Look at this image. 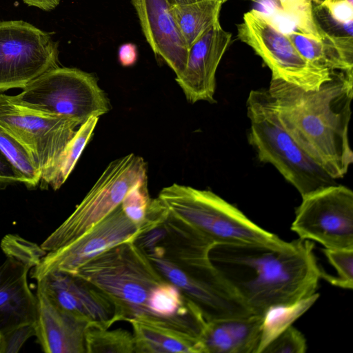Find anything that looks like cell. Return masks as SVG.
Instances as JSON below:
<instances>
[{"label":"cell","instance_id":"6da1fadb","mask_svg":"<svg viewBox=\"0 0 353 353\" xmlns=\"http://www.w3.org/2000/svg\"><path fill=\"white\" fill-rule=\"evenodd\" d=\"M270 102L285 130L331 177H343L353 163L349 123L353 72H332L316 90L271 78Z\"/></svg>","mask_w":353,"mask_h":353},{"label":"cell","instance_id":"7a4b0ae2","mask_svg":"<svg viewBox=\"0 0 353 353\" xmlns=\"http://www.w3.org/2000/svg\"><path fill=\"white\" fill-rule=\"evenodd\" d=\"M137 243L164 279L179 289L206 322L252 314L211 262L209 253L214 243L186 221L169 210Z\"/></svg>","mask_w":353,"mask_h":353},{"label":"cell","instance_id":"3957f363","mask_svg":"<svg viewBox=\"0 0 353 353\" xmlns=\"http://www.w3.org/2000/svg\"><path fill=\"white\" fill-rule=\"evenodd\" d=\"M314 243L299 238L282 248L263 245L215 244L212 264L254 314L289 304L316 292L323 270Z\"/></svg>","mask_w":353,"mask_h":353},{"label":"cell","instance_id":"277c9868","mask_svg":"<svg viewBox=\"0 0 353 353\" xmlns=\"http://www.w3.org/2000/svg\"><path fill=\"white\" fill-rule=\"evenodd\" d=\"M74 274L104 294L114 304L119 321L128 322L139 315H151L148 308L150 292L167 281L134 240L103 252Z\"/></svg>","mask_w":353,"mask_h":353},{"label":"cell","instance_id":"5b68a950","mask_svg":"<svg viewBox=\"0 0 353 353\" xmlns=\"http://www.w3.org/2000/svg\"><path fill=\"white\" fill-rule=\"evenodd\" d=\"M250 121L248 141L260 161L270 163L304 197L336 184L294 141L281 124L266 88L252 90L248 97Z\"/></svg>","mask_w":353,"mask_h":353},{"label":"cell","instance_id":"8992f818","mask_svg":"<svg viewBox=\"0 0 353 353\" xmlns=\"http://www.w3.org/2000/svg\"><path fill=\"white\" fill-rule=\"evenodd\" d=\"M158 198L215 244L263 245L274 248L288 242L262 229L233 205L210 190L173 183Z\"/></svg>","mask_w":353,"mask_h":353},{"label":"cell","instance_id":"52a82bcc","mask_svg":"<svg viewBox=\"0 0 353 353\" xmlns=\"http://www.w3.org/2000/svg\"><path fill=\"white\" fill-rule=\"evenodd\" d=\"M12 96L20 105L49 114L65 116L80 125L99 117L110 108L109 100L97 77L75 68L57 67L28 83Z\"/></svg>","mask_w":353,"mask_h":353},{"label":"cell","instance_id":"ba28073f","mask_svg":"<svg viewBox=\"0 0 353 353\" xmlns=\"http://www.w3.org/2000/svg\"><path fill=\"white\" fill-rule=\"evenodd\" d=\"M147 179V165L134 153L111 161L74 212L41 245L50 252L90 231L117 207L129 190Z\"/></svg>","mask_w":353,"mask_h":353},{"label":"cell","instance_id":"9c48e42d","mask_svg":"<svg viewBox=\"0 0 353 353\" xmlns=\"http://www.w3.org/2000/svg\"><path fill=\"white\" fill-rule=\"evenodd\" d=\"M80 125L65 116L44 114L18 104L12 95L0 92V130L18 141L41 173V187Z\"/></svg>","mask_w":353,"mask_h":353},{"label":"cell","instance_id":"30bf717a","mask_svg":"<svg viewBox=\"0 0 353 353\" xmlns=\"http://www.w3.org/2000/svg\"><path fill=\"white\" fill-rule=\"evenodd\" d=\"M239 39L250 46L272 72L281 79L305 90H316L331 79L332 72L307 61L287 34L259 10L245 12L237 25Z\"/></svg>","mask_w":353,"mask_h":353},{"label":"cell","instance_id":"8fae6325","mask_svg":"<svg viewBox=\"0 0 353 353\" xmlns=\"http://www.w3.org/2000/svg\"><path fill=\"white\" fill-rule=\"evenodd\" d=\"M59 66V44L50 32L22 20L0 21V92L23 88Z\"/></svg>","mask_w":353,"mask_h":353},{"label":"cell","instance_id":"7c38bea8","mask_svg":"<svg viewBox=\"0 0 353 353\" xmlns=\"http://www.w3.org/2000/svg\"><path fill=\"white\" fill-rule=\"evenodd\" d=\"M291 230L327 249L353 248V192L334 184L304 197Z\"/></svg>","mask_w":353,"mask_h":353},{"label":"cell","instance_id":"4fadbf2b","mask_svg":"<svg viewBox=\"0 0 353 353\" xmlns=\"http://www.w3.org/2000/svg\"><path fill=\"white\" fill-rule=\"evenodd\" d=\"M139 233V228L126 216L120 205L83 235L46 253L33 268L31 277L38 281L52 272L74 274L94 256L118 244L134 240Z\"/></svg>","mask_w":353,"mask_h":353},{"label":"cell","instance_id":"5bb4252c","mask_svg":"<svg viewBox=\"0 0 353 353\" xmlns=\"http://www.w3.org/2000/svg\"><path fill=\"white\" fill-rule=\"evenodd\" d=\"M128 322L134 353H205L201 334L206 321L198 310L170 318L143 314Z\"/></svg>","mask_w":353,"mask_h":353},{"label":"cell","instance_id":"9a60e30c","mask_svg":"<svg viewBox=\"0 0 353 353\" xmlns=\"http://www.w3.org/2000/svg\"><path fill=\"white\" fill-rule=\"evenodd\" d=\"M37 289L54 305L88 323L110 328L119 321L112 302L74 274L50 272L37 281Z\"/></svg>","mask_w":353,"mask_h":353},{"label":"cell","instance_id":"2e32d148","mask_svg":"<svg viewBox=\"0 0 353 353\" xmlns=\"http://www.w3.org/2000/svg\"><path fill=\"white\" fill-rule=\"evenodd\" d=\"M231 40L219 21L190 48L185 68L175 79L188 101L215 102L216 70Z\"/></svg>","mask_w":353,"mask_h":353},{"label":"cell","instance_id":"e0dca14e","mask_svg":"<svg viewBox=\"0 0 353 353\" xmlns=\"http://www.w3.org/2000/svg\"><path fill=\"white\" fill-rule=\"evenodd\" d=\"M142 32L155 55L179 76L183 71L189 48L171 12V0H130Z\"/></svg>","mask_w":353,"mask_h":353},{"label":"cell","instance_id":"ac0fdd59","mask_svg":"<svg viewBox=\"0 0 353 353\" xmlns=\"http://www.w3.org/2000/svg\"><path fill=\"white\" fill-rule=\"evenodd\" d=\"M35 336L46 353H85L88 322L54 305L37 290Z\"/></svg>","mask_w":353,"mask_h":353},{"label":"cell","instance_id":"d6986e66","mask_svg":"<svg viewBox=\"0 0 353 353\" xmlns=\"http://www.w3.org/2000/svg\"><path fill=\"white\" fill-rule=\"evenodd\" d=\"M31 269L19 261L7 257L0 266V332L6 333L22 325L35 323L36 295L28 283Z\"/></svg>","mask_w":353,"mask_h":353},{"label":"cell","instance_id":"ffe728a7","mask_svg":"<svg viewBox=\"0 0 353 353\" xmlns=\"http://www.w3.org/2000/svg\"><path fill=\"white\" fill-rule=\"evenodd\" d=\"M287 35L298 52L314 65L330 72H353V37L328 33L320 39L298 32Z\"/></svg>","mask_w":353,"mask_h":353},{"label":"cell","instance_id":"44dd1931","mask_svg":"<svg viewBox=\"0 0 353 353\" xmlns=\"http://www.w3.org/2000/svg\"><path fill=\"white\" fill-rule=\"evenodd\" d=\"M222 5L215 0H200L190 3L173 4L171 6L175 23L189 49L219 21Z\"/></svg>","mask_w":353,"mask_h":353},{"label":"cell","instance_id":"7402d4cb","mask_svg":"<svg viewBox=\"0 0 353 353\" xmlns=\"http://www.w3.org/2000/svg\"><path fill=\"white\" fill-rule=\"evenodd\" d=\"M319 294H314L296 302L271 307L263 315L260 343L256 353L264 348L281 333L306 312L317 301Z\"/></svg>","mask_w":353,"mask_h":353},{"label":"cell","instance_id":"603a6c76","mask_svg":"<svg viewBox=\"0 0 353 353\" xmlns=\"http://www.w3.org/2000/svg\"><path fill=\"white\" fill-rule=\"evenodd\" d=\"M98 120L99 117H92L80 125L79 128L76 130L74 137L66 145L54 169L41 186V188H46L50 185L54 190H57L65 183L74 169L85 145L91 139Z\"/></svg>","mask_w":353,"mask_h":353},{"label":"cell","instance_id":"cb8c5ba5","mask_svg":"<svg viewBox=\"0 0 353 353\" xmlns=\"http://www.w3.org/2000/svg\"><path fill=\"white\" fill-rule=\"evenodd\" d=\"M88 323L85 332L87 353H134L133 334L119 328L109 330Z\"/></svg>","mask_w":353,"mask_h":353},{"label":"cell","instance_id":"d4e9b609","mask_svg":"<svg viewBox=\"0 0 353 353\" xmlns=\"http://www.w3.org/2000/svg\"><path fill=\"white\" fill-rule=\"evenodd\" d=\"M148 308L151 315L161 318L184 315L199 310L184 298L177 287L168 281H163L152 288Z\"/></svg>","mask_w":353,"mask_h":353},{"label":"cell","instance_id":"484cf974","mask_svg":"<svg viewBox=\"0 0 353 353\" xmlns=\"http://www.w3.org/2000/svg\"><path fill=\"white\" fill-rule=\"evenodd\" d=\"M0 149L12 166L21 175L23 183L36 187L41 181V173L35 161L22 145L0 130Z\"/></svg>","mask_w":353,"mask_h":353},{"label":"cell","instance_id":"4316f807","mask_svg":"<svg viewBox=\"0 0 353 353\" xmlns=\"http://www.w3.org/2000/svg\"><path fill=\"white\" fill-rule=\"evenodd\" d=\"M323 252L337 272V276L323 271L321 278L332 285L344 289L353 288V248L327 249Z\"/></svg>","mask_w":353,"mask_h":353},{"label":"cell","instance_id":"83f0119b","mask_svg":"<svg viewBox=\"0 0 353 353\" xmlns=\"http://www.w3.org/2000/svg\"><path fill=\"white\" fill-rule=\"evenodd\" d=\"M1 248L7 257H12L31 268L46 254L41 246L16 234L6 235L1 240Z\"/></svg>","mask_w":353,"mask_h":353},{"label":"cell","instance_id":"f1b7e54d","mask_svg":"<svg viewBox=\"0 0 353 353\" xmlns=\"http://www.w3.org/2000/svg\"><path fill=\"white\" fill-rule=\"evenodd\" d=\"M151 201L146 179L137 183L129 190L121 207L126 216L139 228L145 219Z\"/></svg>","mask_w":353,"mask_h":353},{"label":"cell","instance_id":"f546056e","mask_svg":"<svg viewBox=\"0 0 353 353\" xmlns=\"http://www.w3.org/2000/svg\"><path fill=\"white\" fill-rule=\"evenodd\" d=\"M329 17L343 36L352 37L353 3L347 0H323L314 9Z\"/></svg>","mask_w":353,"mask_h":353},{"label":"cell","instance_id":"4dcf8cb0","mask_svg":"<svg viewBox=\"0 0 353 353\" xmlns=\"http://www.w3.org/2000/svg\"><path fill=\"white\" fill-rule=\"evenodd\" d=\"M307 347L304 335L291 325L273 339L262 353H305Z\"/></svg>","mask_w":353,"mask_h":353},{"label":"cell","instance_id":"1f68e13d","mask_svg":"<svg viewBox=\"0 0 353 353\" xmlns=\"http://www.w3.org/2000/svg\"><path fill=\"white\" fill-rule=\"evenodd\" d=\"M35 334V323L22 325L1 334V353L19 352L24 343Z\"/></svg>","mask_w":353,"mask_h":353},{"label":"cell","instance_id":"d6a6232c","mask_svg":"<svg viewBox=\"0 0 353 353\" xmlns=\"http://www.w3.org/2000/svg\"><path fill=\"white\" fill-rule=\"evenodd\" d=\"M0 182L14 183L21 182L23 183L21 175L15 170L10 163L2 150L0 149Z\"/></svg>","mask_w":353,"mask_h":353},{"label":"cell","instance_id":"836d02e7","mask_svg":"<svg viewBox=\"0 0 353 353\" xmlns=\"http://www.w3.org/2000/svg\"><path fill=\"white\" fill-rule=\"evenodd\" d=\"M138 49L133 43L121 44L118 49V60L123 67H130L134 65L138 59Z\"/></svg>","mask_w":353,"mask_h":353},{"label":"cell","instance_id":"e575fe53","mask_svg":"<svg viewBox=\"0 0 353 353\" xmlns=\"http://www.w3.org/2000/svg\"><path fill=\"white\" fill-rule=\"evenodd\" d=\"M30 6H34L45 11H50L54 9L61 0H22Z\"/></svg>","mask_w":353,"mask_h":353},{"label":"cell","instance_id":"d590c367","mask_svg":"<svg viewBox=\"0 0 353 353\" xmlns=\"http://www.w3.org/2000/svg\"><path fill=\"white\" fill-rule=\"evenodd\" d=\"M173 4H185L193 3L200 0H171Z\"/></svg>","mask_w":353,"mask_h":353},{"label":"cell","instance_id":"8d00e7d4","mask_svg":"<svg viewBox=\"0 0 353 353\" xmlns=\"http://www.w3.org/2000/svg\"><path fill=\"white\" fill-rule=\"evenodd\" d=\"M269 1L273 3L274 7L276 8V11L281 13V6H280L281 0H269Z\"/></svg>","mask_w":353,"mask_h":353},{"label":"cell","instance_id":"74e56055","mask_svg":"<svg viewBox=\"0 0 353 353\" xmlns=\"http://www.w3.org/2000/svg\"><path fill=\"white\" fill-rule=\"evenodd\" d=\"M215 1H217L220 3H221L222 4L225 3V2H227L229 0H215Z\"/></svg>","mask_w":353,"mask_h":353},{"label":"cell","instance_id":"f35d334b","mask_svg":"<svg viewBox=\"0 0 353 353\" xmlns=\"http://www.w3.org/2000/svg\"><path fill=\"white\" fill-rule=\"evenodd\" d=\"M312 2L315 3L316 4H319V0H311Z\"/></svg>","mask_w":353,"mask_h":353},{"label":"cell","instance_id":"ab89813d","mask_svg":"<svg viewBox=\"0 0 353 353\" xmlns=\"http://www.w3.org/2000/svg\"><path fill=\"white\" fill-rule=\"evenodd\" d=\"M1 333L0 332V353H1Z\"/></svg>","mask_w":353,"mask_h":353},{"label":"cell","instance_id":"60d3db41","mask_svg":"<svg viewBox=\"0 0 353 353\" xmlns=\"http://www.w3.org/2000/svg\"><path fill=\"white\" fill-rule=\"evenodd\" d=\"M319 3H321V1H323V0H319Z\"/></svg>","mask_w":353,"mask_h":353}]
</instances>
